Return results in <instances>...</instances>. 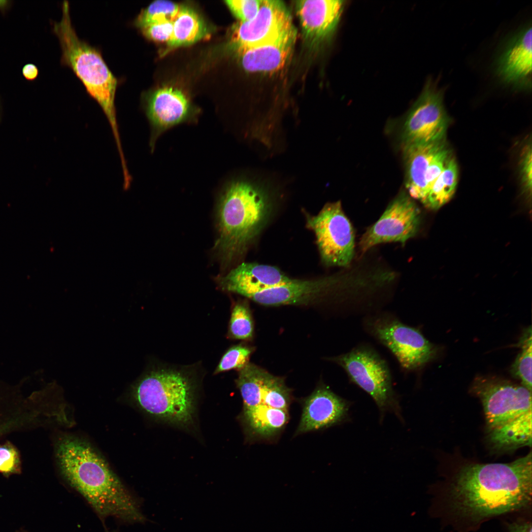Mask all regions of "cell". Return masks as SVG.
Segmentation results:
<instances>
[{
	"mask_svg": "<svg viewBox=\"0 0 532 532\" xmlns=\"http://www.w3.org/2000/svg\"><path fill=\"white\" fill-rule=\"evenodd\" d=\"M252 351L251 348L242 345L231 347L222 357L214 374L232 369L240 370L248 364Z\"/></svg>",
	"mask_w": 532,
	"mask_h": 532,
	"instance_id": "29",
	"label": "cell"
},
{
	"mask_svg": "<svg viewBox=\"0 0 532 532\" xmlns=\"http://www.w3.org/2000/svg\"><path fill=\"white\" fill-rule=\"evenodd\" d=\"M253 323L246 303L239 301L233 307L229 327V334L236 339L245 340L252 337Z\"/></svg>",
	"mask_w": 532,
	"mask_h": 532,
	"instance_id": "27",
	"label": "cell"
},
{
	"mask_svg": "<svg viewBox=\"0 0 532 532\" xmlns=\"http://www.w3.org/2000/svg\"><path fill=\"white\" fill-rule=\"evenodd\" d=\"M419 208L405 194L396 197L383 214L363 235L359 247L365 252L382 243L398 242L404 245L417 233L421 225Z\"/></svg>",
	"mask_w": 532,
	"mask_h": 532,
	"instance_id": "12",
	"label": "cell"
},
{
	"mask_svg": "<svg viewBox=\"0 0 532 532\" xmlns=\"http://www.w3.org/2000/svg\"><path fill=\"white\" fill-rule=\"evenodd\" d=\"M532 453L509 463L463 467L450 488L453 509L474 520L520 509L531 502Z\"/></svg>",
	"mask_w": 532,
	"mask_h": 532,
	"instance_id": "1",
	"label": "cell"
},
{
	"mask_svg": "<svg viewBox=\"0 0 532 532\" xmlns=\"http://www.w3.org/2000/svg\"><path fill=\"white\" fill-rule=\"evenodd\" d=\"M225 3L241 22L252 20L259 10L261 0H227Z\"/></svg>",
	"mask_w": 532,
	"mask_h": 532,
	"instance_id": "32",
	"label": "cell"
},
{
	"mask_svg": "<svg viewBox=\"0 0 532 532\" xmlns=\"http://www.w3.org/2000/svg\"><path fill=\"white\" fill-rule=\"evenodd\" d=\"M269 375L266 370L250 363L240 370L236 384L243 400V409L261 404Z\"/></svg>",
	"mask_w": 532,
	"mask_h": 532,
	"instance_id": "24",
	"label": "cell"
},
{
	"mask_svg": "<svg viewBox=\"0 0 532 532\" xmlns=\"http://www.w3.org/2000/svg\"><path fill=\"white\" fill-rule=\"evenodd\" d=\"M306 226L315 234L321 260L328 266H348L354 256L355 235L340 201L326 204L316 215L305 214Z\"/></svg>",
	"mask_w": 532,
	"mask_h": 532,
	"instance_id": "9",
	"label": "cell"
},
{
	"mask_svg": "<svg viewBox=\"0 0 532 532\" xmlns=\"http://www.w3.org/2000/svg\"><path fill=\"white\" fill-rule=\"evenodd\" d=\"M294 29L291 15L282 1L261 0L252 20L237 23L233 28L231 41L234 50L273 40Z\"/></svg>",
	"mask_w": 532,
	"mask_h": 532,
	"instance_id": "13",
	"label": "cell"
},
{
	"mask_svg": "<svg viewBox=\"0 0 532 532\" xmlns=\"http://www.w3.org/2000/svg\"><path fill=\"white\" fill-rule=\"evenodd\" d=\"M55 456L62 476L99 516L129 523L146 521L139 501L89 442L63 435L56 443Z\"/></svg>",
	"mask_w": 532,
	"mask_h": 532,
	"instance_id": "2",
	"label": "cell"
},
{
	"mask_svg": "<svg viewBox=\"0 0 532 532\" xmlns=\"http://www.w3.org/2000/svg\"><path fill=\"white\" fill-rule=\"evenodd\" d=\"M518 342L521 351L511 366V374L521 381V385L532 391V338L531 328L523 332Z\"/></svg>",
	"mask_w": 532,
	"mask_h": 532,
	"instance_id": "25",
	"label": "cell"
},
{
	"mask_svg": "<svg viewBox=\"0 0 532 532\" xmlns=\"http://www.w3.org/2000/svg\"><path fill=\"white\" fill-rule=\"evenodd\" d=\"M292 278L275 266L256 263H242L215 280L223 290L247 297L249 295L280 286Z\"/></svg>",
	"mask_w": 532,
	"mask_h": 532,
	"instance_id": "14",
	"label": "cell"
},
{
	"mask_svg": "<svg viewBox=\"0 0 532 532\" xmlns=\"http://www.w3.org/2000/svg\"><path fill=\"white\" fill-rule=\"evenodd\" d=\"M62 17L54 24L62 50V62L70 67L100 104L112 129L115 143L123 151L116 119L115 98L118 80L109 69L100 52L80 39L73 28L68 1L62 4Z\"/></svg>",
	"mask_w": 532,
	"mask_h": 532,
	"instance_id": "6",
	"label": "cell"
},
{
	"mask_svg": "<svg viewBox=\"0 0 532 532\" xmlns=\"http://www.w3.org/2000/svg\"><path fill=\"white\" fill-rule=\"evenodd\" d=\"M38 70L37 67L33 64H28L22 68V74L24 77L29 80L35 79L38 75Z\"/></svg>",
	"mask_w": 532,
	"mask_h": 532,
	"instance_id": "35",
	"label": "cell"
},
{
	"mask_svg": "<svg viewBox=\"0 0 532 532\" xmlns=\"http://www.w3.org/2000/svg\"><path fill=\"white\" fill-rule=\"evenodd\" d=\"M349 403L327 386L318 388L303 402L296 433L325 429L348 417Z\"/></svg>",
	"mask_w": 532,
	"mask_h": 532,
	"instance_id": "16",
	"label": "cell"
},
{
	"mask_svg": "<svg viewBox=\"0 0 532 532\" xmlns=\"http://www.w3.org/2000/svg\"><path fill=\"white\" fill-rule=\"evenodd\" d=\"M207 29L203 21L191 8L182 6L173 22V31L168 45L172 47L187 45L205 36Z\"/></svg>",
	"mask_w": 532,
	"mask_h": 532,
	"instance_id": "23",
	"label": "cell"
},
{
	"mask_svg": "<svg viewBox=\"0 0 532 532\" xmlns=\"http://www.w3.org/2000/svg\"><path fill=\"white\" fill-rule=\"evenodd\" d=\"M344 2L339 0L296 1L303 35L310 44H318L332 36L339 22Z\"/></svg>",
	"mask_w": 532,
	"mask_h": 532,
	"instance_id": "15",
	"label": "cell"
},
{
	"mask_svg": "<svg viewBox=\"0 0 532 532\" xmlns=\"http://www.w3.org/2000/svg\"><path fill=\"white\" fill-rule=\"evenodd\" d=\"M532 33L531 26L518 32L498 60L497 72L501 80L517 88H531Z\"/></svg>",
	"mask_w": 532,
	"mask_h": 532,
	"instance_id": "17",
	"label": "cell"
},
{
	"mask_svg": "<svg viewBox=\"0 0 532 532\" xmlns=\"http://www.w3.org/2000/svg\"><path fill=\"white\" fill-rule=\"evenodd\" d=\"M191 108L187 96L177 88L163 87L152 94L147 100L145 108L152 128L151 145L163 131L188 120Z\"/></svg>",
	"mask_w": 532,
	"mask_h": 532,
	"instance_id": "18",
	"label": "cell"
},
{
	"mask_svg": "<svg viewBox=\"0 0 532 532\" xmlns=\"http://www.w3.org/2000/svg\"><path fill=\"white\" fill-rule=\"evenodd\" d=\"M142 34L151 40L169 42L173 31V22L164 21L151 23L141 28Z\"/></svg>",
	"mask_w": 532,
	"mask_h": 532,
	"instance_id": "33",
	"label": "cell"
},
{
	"mask_svg": "<svg viewBox=\"0 0 532 532\" xmlns=\"http://www.w3.org/2000/svg\"><path fill=\"white\" fill-rule=\"evenodd\" d=\"M182 6L168 0L154 1L141 10L134 20V25L141 28L153 23L173 22Z\"/></svg>",
	"mask_w": 532,
	"mask_h": 532,
	"instance_id": "26",
	"label": "cell"
},
{
	"mask_svg": "<svg viewBox=\"0 0 532 532\" xmlns=\"http://www.w3.org/2000/svg\"><path fill=\"white\" fill-rule=\"evenodd\" d=\"M21 462L17 448L10 442L0 444V473L5 476L21 472Z\"/></svg>",
	"mask_w": 532,
	"mask_h": 532,
	"instance_id": "30",
	"label": "cell"
},
{
	"mask_svg": "<svg viewBox=\"0 0 532 532\" xmlns=\"http://www.w3.org/2000/svg\"><path fill=\"white\" fill-rule=\"evenodd\" d=\"M445 141L403 145L405 186L410 196L421 201L426 193V176L434 155Z\"/></svg>",
	"mask_w": 532,
	"mask_h": 532,
	"instance_id": "20",
	"label": "cell"
},
{
	"mask_svg": "<svg viewBox=\"0 0 532 532\" xmlns=\"http://www.w3.org/2000/svg\"><path fill=\"white\" fill-rule=\"evenodd\" d=\"M332 360L346 372L350 381L368 394L376 403L382 421L386 413L403 422L391 374L385 360L372 348L360 346Z\"/></svg>",
	"mask_w": 532,
	"mask_h": 532,
	"instance_id": "7",
	"label": "cell"
},
{
	"mask_svg": "<svg viewBox=\"0 0 532 532\" xmlns=\"http://www.w3.org/2000/svg\"><path fill=\"white\" fill-rule=\"evenodd\" d=\"M296 39L294 28L273 40L235 51L245 70L273 72L285 66L292 54Z\"/></svg>",
	"mask_w": 532,
	"mask_h": 532,
	"instance_id": "19",
	"label": "cell"
},
{
	"mask_svg": "<svg viewBox=\"0 0 532 532\" xmlns=\"http://www.w3.org/2000/svg\"><path fill=\"white\" fill-rule=\"evenodd\" d=\"M7 2L6 0H0V8L4 7Z\"/></svg>",
	"mask_w": 532,
	"mask_h": 532,
	"instance_id": "36",
	"label": "cell"
},
{
	"mask_svg": "<svg viewBox=\"0 0 532 532\" xmlns=\"http://www.w3.org/2000/svg\"><path fill=\"white\" fill-rule=\"evenodd\" d=\"M241 419L249 434L268 438L278 433L287 424L288 410L264 405L243 409Z\"/></svg>",
	"mask_w": 532,
	"mask_h": 532,
	"instance_id": "21",
	"label": "cell"
},
{
	"mask_svg": "<svg viewBox=\"0 0 532 532\" xmlns=\"http://www.w3.org/2000/svg\"><path fill=\"white\" fill-rule=\"evenodd\" d=\"M509 532H532L531 522H514L508 525Z\"/></svg>",
	"mask_w": 532,
	"mask_h": 532,
	"instance_id": "34",
	"label": "cell"
},
{
	"mask_svg": "<svg viewBox=\"0 0 532 532\" xmlns=\"http://www.w3.org/2000/svg\"><path fill=\"white\" fill-rule=\"evenodd\" d=\"M450 118L443 104V93L429 80L404 121L403 145L445 141Z\"/></svg>",
	"mask_w": 532,
	"mask_h": 532,
	"instance_id": "11",
	"label": "cell"
},
{
	"mask_svg": "<svg viewBox=\"0 0 532 532\" xmlns=\"http://www.w3.org/2000/svg\"><path fill=\"white\" fill-rule=\"evenodd\" d=\"M273 200L265 188L236 181L226 189L217 210L218 237L213 252L223 271L244 257L270 220Z\"/></svg>",
	"mask_w": 532,
	"mask_h": 532,
	"instance_id": "3",
	"label": "cell"
},
{
	"mask_svg": "<svg viewBox=\"0 0 532 532\" xmlns=\"http://www.w3.org/2000/svg\"><path fill=\"white\" fill-rule=\"evenodd\" d=\"M291 398V390L285 385L283 379L269 374L260 405L288 410Z\"/></svg>",
	"mask_w": 532,
	"mask_h": 532,
	"instance_id": "28",
	"label": "cell"
},
{
	"mask_svg": "<svg viewBox=\"0 0 532 532\" xmlns=\"http://www.w3.org/2000/svg\"><path fill=\"white\" fill-rule=\"evenodd\" d=\"M196 386L187 370L150 366L131 386L130 394L137 405L154 418L186 427L193 422Z\"/></svg>",
	"mask_w": 532,
	"mask_h": 532,
	"instance_id": "5",
	"label": "cell"
},
{
	"mask_svg": "<svg viewBox=\"0 0 532 532\" xmlns=\"http://www.w3.org/2000/svg\"><path fill=\"white\" fill-rule=\"evenodd\" d=\"M365 324L367 331L392 353L405 371L422 368L436 355V347L418 329L404 324L394 316H372Z\"/></svg>",
	"mask_w": 532,
	"mask_h": 532,
	"instance_id": "8",
	"label": "cell"
},
{
	"mask_svg": "<svg viewBox=\"0 0 532 532\" xmlns=\"http://www.w3.org/2000/svg\"><path fill=\"white\" fill-rule=\"evenodd\" d=\"M366 277L351 273L335 274L314 279L292 278L288 283L247 298L267 306L308 304L346 292L350 288L363 287Z\"/></svg>",
	"mask_w": 532,
	"mask_h": 532,
	"instance_id": "10",
	"label": "cell"
},
{
	"mask_svg": "<svg viewBox=\"0 0 532 532\" xmlns=\"http://www.w3.org/2000/svg\"><path fill=\"white\" fill-rule=\"evenodd\" d=\"M471 391L481 400L489 440L497 449L532 445V391L503 379L478 376Z\"/></svg>",
	"mask_w": 532,
	"mask_h": 532,
	"instance_id": "4",
	"label": "cell"
},
{
	"mask_svg": "<svg viewBox=\"0 0 532 532\" xmlns=\"http://www.w3.org/2000/svg\"><path fill=\"white\" fill-rule=\"evenodd\" d=\"M532 142L526 141L523 146L519 155V170L521 185L524 193L531 196L532 192Z\"/></svg>",
	"mask_w": 532,
	"mask_h": 532,
	"instance_id": "31",
	"label": "cell"
},
{
	"mask_svg": "<svg viewBox=\"0 0 532 532\" xmlns=\"http://www.w3.org/2000/svg\"><path fill=\"white\" fill-rule=\"evenodd\" d=\"M458 168L453 155L435 180L425 198L421 201L427 208L437 210L447 203L453 197L457 188Z\"/></svg>",
	"mask_w": 532,
	"mask_h": 532,
	"instance_id": "22",
	"label": "cell"
}]
</instances>
